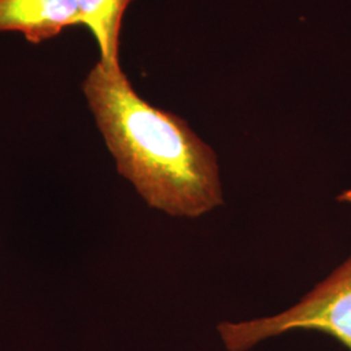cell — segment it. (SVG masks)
I'll return each instance as SVG.
<instances>
[{
    "label": "cell",
    "instance_id": "obj_3",
    "mask_svg": "<svg viewBox=\"0 0 351 351\" xmlns=\"http://www.w3.org/2000/svg\"><path fill=\"white\" fill-rule=\"evenodd\" d=\"M80 25L77 0H0V33H21L39 45Z\"/></svg>",
    "mask_w": 351,
    "mask_h": 351
},
{
    "label": "cell",
    "instance_id": "obj_4",
    "mask_svg": "<svg viewBox=\"0 0 351 351\" xmlns=\"http://www.w3.org/2000/svg\"><path fill=\"white\" fill-rule=\"evenodd\" d=\"M133 0H77L80 25L86 26L101 51L99 63L119 68L121 23Z\"/></svg>",
    "mask_w": 351,
    "mask_h": 351
},
{
    "label": "cell",
    "instance_id": "obj_1",
    "mask_svg": "<svg viewBox=\"0 0 351 351\" xmlns=\"http://www.w3.org/2000/svg\"><path fill=\"white\" fill-rule=\"evenodd\" d=\"M82 91L117 172L151 208L199 217L223 204L213 149L185 120L142 99L121 66L97 64Z\"/></svg>",
    "mask_w": 351,
    "mask_h": 351
},
{
    "label": "cell",
    "instance_id": "obj_2",
    "mask_svg": "<svg viewBox=\"0 0 351 351\" xmlns=\"http://www.w3.org/2000/svg\"><path fill=\"white\" fill-rule=\"evenodd\" d=\"M226 350L247 351L291 330H316L351 351V256L295 306L275 316L217 326Z\"/></svg>",
    "mask_w": 351,
    "mask_h": 351
}]
</instances>
